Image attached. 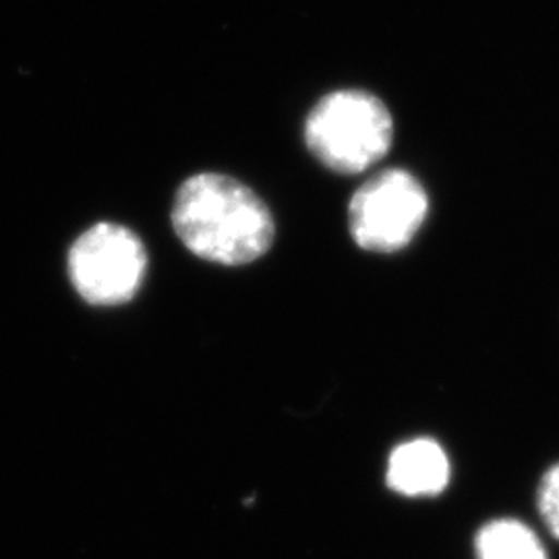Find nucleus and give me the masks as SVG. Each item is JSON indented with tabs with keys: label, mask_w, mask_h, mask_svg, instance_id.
<instances>
[{
	"label": "nucleus",
	"mask_w": 559,
	"mask_h": 559,
	"mask_svg": "<svg viewBox=\"0 0 559 559\" xmlns=\"http://www.w3.org/2000/svg\"><path fill=\"white\" fill-rule=\"evenodd\" d=\"M170 221L193 255L218 265L253 263L276 239V222L267 203L245 182L218 173L185 180Z\"/></svg>",
	"instance_id": "obj_1"
},
{
	"label": "nucleus",
	"mask_w": 559,
	"mask_h": 559,
	"mask_svg": "<svg viewBox=\"0 0 559 559\" xmlns=\"http://www.w3.org/2000/svg\"><path fill=\"white\" fill-rule=\"evenodd\" d=\"M394 141L385 102L365 90L323 96L305 120V143L328 170L353 177L383 160Z\"/></svg>",
	"instance_id": "obj_2"
},
{
	"label": "nucleus",
	"mask_w": 559,
	"mask_h": 559,
	"mask_svg": "<svg viewBox=\"0 0 559 559\" xmlns=\"http://www.w3.org/2000/svg\"><path fill=\"white\" fill-rule=\"evenodd\" d=\"M429 216V195L404 168H388L365 180L348 203V228L369 253H396L417 237Z\"/></svg>",
	"instance_id": "obj_3"
},
{
	"label": "nucleus",
	"mask_w": 559,
	"mask_h": 559,
	"mask_svg": "<svg viewBox=\"0 0 559 559\" xmlns=\"http://www.w3.org/2000/svg\"><path fill=\"white\" fill-rule=\"evenodd\" d=\"M147 270L140 237L119 224L100 222L85 230L69 251V276L81 299L115 307L138 295Z\"/></svg>",
	"instance_id": "obj_4"
},
{
	"label": "nucleus",
	"mask_w": 559,
	"mask_h": 559,
	"mask_svg": "<svg viewBox=\"0 0 559 559\" xmlns=\"http://www.w3.org/2000/svg\"><path fill=\"white\" fill-rule=\"evenodd\" d=\"M450 473V459L440 443L431 438H417L392 450L385 483L400 496L431 498L448 487Z\"/></svg>",
	"instance_id": "obj_5"
},
{
	"label": "nucleus",
	"mask_w": 559,
	"mask_h": 559,
	"mask_svg": "<svg viewBox=\"0 0 559 559\" xmlns=\"http://www.w3.org/2000/svg\"><path fill=\"white\" fill-rule=\"evenodd\" d=\"M475 554L477 559H549L537 533L514 519L483 524L475 537Z\"/></svg>",
	"instance_id": "obj_6"
},
{
	"label": "nucleus",
	"mask_w": 559,
	"mask_h": 559,
	"mask_svg": "<svg viewBox=\"0 0 559 559\" xmlns=\"http://www.w3.org/2000/svg\"><path fill=\"white\" fill-rule=\"evenodd\" d=\"M537 508L540 520L549 533L559 540V462L554 464L539 483L537 489Z\"/></svg>",
	"instance_id": "obj_7"
}]
</instances>
